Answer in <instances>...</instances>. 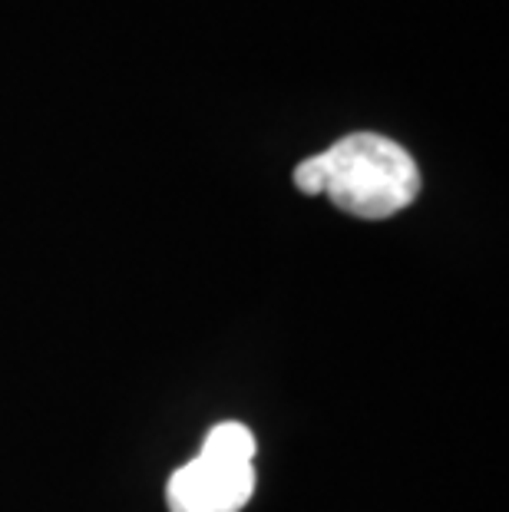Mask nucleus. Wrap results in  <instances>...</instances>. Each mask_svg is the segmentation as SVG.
Here are the masks:
<instances>
[{
  "mask_svg": "<svg viewBox=\"0 0 509 512\" xmlns=\"http://www.w3.org/2000/svg\"><path fill=\"white\" fill-rule=\"evenodd\" d=\"M295 185L305 195H328L354 219L381 222L417 202L420 169L394 139L351 133L318 156L298 162Z\"/></svg>",
  "mask_w": 509,
  "mask_h": 512,
  "instance_id": "nucleus-1",
  "label": "nucleus"
},
{
  "mask_svg": "<svg viewBox=\"0 0 509 512\" xmlns=\"http://www.w3.org/2000/svg\"><path fill=\"white\" fill-rule=\"evenodd\" d=\"M202 456H215V460H232V463H252L255 460V437L245 423L225 420L205 433Z\"/></svg>",
  "mask_w": 509,
  "mask_h": 512,
  "instance_id": "nucleus-3",
  "label": "nucleus"
},
{
  "mask_svg": "<svg viewBox=\"0 0 509 512\" xmlns=\"http://www.w3.org/2000/svg\"><path fill=\"white\" fill-rule=\"evenodd\" d=\"M255 493V466L196 456L169 476V512H238Z\"/></svg>",
  "mask_w": 509,
  "mask_h": 512,
  "instance_id": "nucleus-2",
  "label": "nucleus"
}]
</instances>
